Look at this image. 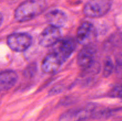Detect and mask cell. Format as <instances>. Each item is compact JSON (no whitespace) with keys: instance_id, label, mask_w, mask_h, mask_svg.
Returning a JSON list of instances; mask_svg holds the SVG:
<instances>
[{"instance_id":"52a82bcc","label":"cell","mask_w":122,"mask_h":121,"mask_svg":"<svg viewBox=\"0 0 122 121\" xmlns=\"http://www.w3.org/2000/svg\"><path fill=\"white\" fill-rule=\"evenodd\" d=\"M95 56V50L91 45L85 46L77 55V65L83 70L90 69L94 64Z\"/></svg>"},{"instance_id":"6da1fadb","label":"cell","mask_w":122,"mask_h":121,"mask_svg":"<svg viewBox=\"0 0 122 121\" xmlns=\"http://www.w3.org/2000/svg\"><path fill=\"white\" fill-rule=\"evenodd\" d=\"M52 49L42 60L41 69L46 74L57 71L70 58L76 48V43L73 39L59 40L53 45Z\"/></svg>"},{"instance_id":"7a4b0ae2","label":"cell","mask_w":122,"mask_h":121,"mask_svg":"<svg viewBox=\"0 0 122 121\" xmlns=\"http://www.w3.org/2000/svg\"><path fill=\"white\" fill-rule=\"evenodd\" d=\"M46 7V0H26L15 9L14 19L20 23L30 21L44 13Z\"/></svg>"},{"instance_id":"5b68a950","label":"cell","mask_w":122,"mask_h":121,"mask_svg":"<svg viewBox=\"0 0 122 121\" xmlns=\"http://www.w3.org/2000/svg\"><path fill=\"white\" fill-rule=\"evenodd\" d=\"M97 37L96 28L94 24L89 21L82 23L77 30V41L83 46L91 45Z\"/></svg>"},{"instance_id":"4fadbf2b","label":"cell","mask_w":122,"mask_h":121,"mask_svg":"<svg viewBox=\"0 0 122 121\" xmlns=\"http://www.w3.org/2000/svg\"><path fill=\"white\" fill-rule=\"evenodd\" d=\"M2 21H3V16H2V14H1V13H0V26L2 24Z\"/></svg>"},{"instance_id":"9c48e42d","label":"cell","mask_w":122,"mask_h":121,"mask_svg":"<svg viewBox=\"0 0 122 121\" xmlns=\"http://www.w3.org/2000/svg\"><path fill=\"white\" fill-rule=\"evenodd\" d=\"M17 74L13 70H5L0 72V91L10 90L17 81Z\"/></svg>"},{"instance_id":"8fae6325","label":"cell","mask_w":122,"mask_h":121,"mask_svg":"<svg viewBox=\"0 0 122 121\" xmlns=\"http://www.w3.org/2000/svg\"><path fill=\"white\" fill-rule=\"evenodd\" d=\"M77 110H69L63 113L60 117L59 121H70L74 117H76Z\"/></svg>"},{"instance_id":"3957f363","label":"cell","mask_w":122,"mask_h":121,"mask_svg":"<svg viewBox=\"0 0 122 121\" xmlns=\"http://www.w3.org/2000/svg\"><path fill=\"white\" fill-rule=\"evenodd\" d=\"M113 0H89L83 7V13L90 18H98L110 10Z\"/></svg>"},{"instance_id":"30bf717a","label":"cell","mask_w":122,"mask_h":121,"mask_svg":"<svg viewBox=\"0 0 122 121\" xmlns=\"http://www.w3.org/2000/svg\"><path fill=\"white\" fill-rule=\"evenodd\" d=\"M113 68H114V65H113V60L111 59V58L107 57L106 60H105L104 65L103 72H102L104 77L107 78L109 77L113 72Z\"/></svg>"},{"instance_id":"8992f818","label":"cell","mask_w":122,"mask_h":121,"mask_svg":"<svg viewBox=\"0 0 122 121\" xmlns=\"http://www.w3.org/2000/svg\"><path fill=\"white\" fill-rule=\"evenodd\" d=\"M61 36L60 28L49 25L39 36V44L43 47H50L58 42Z\"/></svg>"},{"instance_id":"ba28073f","label":"cell","mask_w":122,"mask_h":121,"mask_svg":"<svg viewBox=\"0 0 122 121\" xmlns=\"http://www.w3.org/2000/svg\"><path fill=\"white\" fill-rule=\"evenodd\" d=\"M45 19L50 26L60 28L66 24L67 16L62 10L56 9L48 12L45 15Z\"/></svg>"},{"instance_id":"277c9868","label":"cell","mask_w":122,"mask_h":121,"mask_svg":"<svg viewBox=\"0 0 122 121\" xmlns=\"http://www.w3.org/2000/svg\"><path fill=\"white\" fill-rule=\"evenodd\" d=\"M32 39L26 33H14L7 37V45L15 52H24L30 46Z\"/></svg>"},{"instance_id":"7c38bea8","label":"cell","mask_w":122,"mask_h":121,"mask_svg":"<svg viewBox=\"0 0 122 121\" xmlns=\"http://www.w3.org/2000/svg\"><path fill=\"white\" fill-rule=\"evenodd\" d=\"M110 97L114 98H121L122 97V87L117 85L112 89L109 93Z\"/></svg>"}]
</instances>
